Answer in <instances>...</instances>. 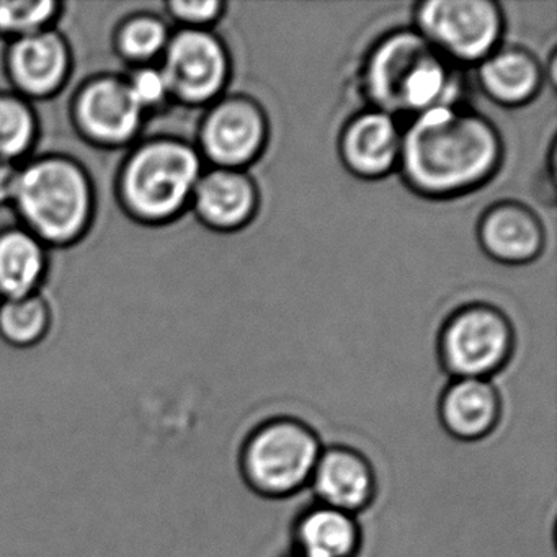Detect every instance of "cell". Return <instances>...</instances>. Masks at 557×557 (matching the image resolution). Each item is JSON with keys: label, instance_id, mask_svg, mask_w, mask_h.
I'll use <instances>...</instances> for the list:
<instances>
[{"label": "cell", "instance_id": "obj_11", "mask_svg": "<svg viewBox=\"0 0 557 557\" xmlns=\"http://www.w3.org/2000/svg\"><path fill=\"white\" fill-rule=\"evenodd\" d=\"M479 249L502 265H528L546 249L547 233L543 220L530 205L513 198L488 205L478 223Z\"/></svg>", "mask_w": 557, "mask_h": 557}, {"label": "cell", "instance_id": "obj_13", "mask_svg": "<svg viewBox=\"0 0 557 557\" xmlns=\"http://www.w3.org/2000/svg\"><path fill=\"white\" fill-rule=\"evenodd\" d=\"M262 195L249 171L205 169L190 208L203 226L216 233H236L249 226L260 211Z\"/></svg>", "mask_w": 557, "mask_h": 557}, {"label": "cell", "instance_id": "obj_7", "mask_svg": "<svg viewBox=\"0 0 557 557\" xmlns=\"http://www.w3.org/2000/svg\"><path fill=\"white\" fill-rule=\"evenodd\" d=\"M412 27L456 67L478 66L504 44V9L495 0H423Z\"/></svg>", "mask_w": 557, "mask_h": 557}, {"label": "cell", "instance_id": "obj_5", "mask_svg": "<svg viewBox=\"0 0 557 557\" xmlns=\"http://www.w3.org/2000/svg\"><path fill=\"white\" fill-rule=\"evenodd\" d=\"M322 449L318 433L308 423L278 417L247 436L240 471L247 485L262 497H289L311 484Z\"/></svg>", "mask_w": 557, "mask_h": 557}, {"label": "cell", "instance_id": "obj_22", "mask_svg": "<svg viewBox=\"0 0 557 557\" xmlns=\"http://www.w3.org/2000/svg\"><path fill=\"white\" fill-rule=\"evenodd\" d=\"M169 34L164 22L151 15H139L126 22L119 32V50L126 60L148 66L149 61L162 57Z\"/></svg>", "mask_w": 557, "mask_h": 557}, {"label": "cell", "instance_id": "obj_17", "mask_svg": "<svg viewBox=\"0 0 557 557\" xmlns=\"http://www.w3.org/2000/svg\"><path fill=\"white\" fill-rule=\"evenodd\" d=\"M438 416L449 435L461 442H478L491 435L500 422V394L491 380H451L440 397Z\"/></svg>", "mask_w": 557, "mask_h": 557}, {"label": "cell", "instance_id": "obj_14", "mask_svg": "<svg viewBox=\"0 0 557 557\" xmlns=\"http://www.w3.org/2000/svg\"><path fill=\"white\" fill-rule=\"evenodd\" d=\"M481 92L502 109L531 106L546 84L543 61L523 45L502 44L475 66Z\"/></svg>", "mask_w": 557, "mask_h": 557}, {"label": "cell", "instance_id": "obj_9", "mask_svg": "<svg viewBox=\"0 0 557 557\" xmlns=\"http://www.w3.org/2000/svg\"><path fill=\"white\" fill-rule=\"evenodd\" d=\"M161 71L172 99L188 107H208L227 92L233 57L216 32L178 28L162 53Z\"/></svg>", "mask_w": 557, "mask_h": 557}, {"label": "cell", "instance_id": "obj_23", "mask_svg": "<svg viewBox=\"0 0 557 557\" xmlns=\"http://www.w3.org/2000/svg\"><path fill=\"white\" fill-rule=\"evenodd\" d=\"M61 5L51 0L44 2H0V35L18 40L37 32L47 30L58 18Z\"/></svg>", "mask_w": 557, "mask_h": 557}, {"label": "cell", "instance_id": "obj_16", "mask_svg": "<svg viewBox=\"0 0 557 557\" xmlns=\"http://www.w3.org/2000/svg\"><path fill=\"white\" fill-rule=\"evenodd\" d=\"M8 71L22 96L45 99L57 94L70 76V48L51 28L18 38L9 50Z\"/></svg>", "mask_w": 557, "mask_h": 557}, {"label": "cell", "instance_id": "obj_20", "mask_svg": "<svg viewBox=\"0 0 557 557\" xmlns=\"http://www.w3.org/2000/svg\"><path fill=\"white\" fill-rule=\"evenodd\" d=\"M50 324V305L38 293L0 301V337L15 347L44 341Z\"/></svg>", "mask_w": 557, "mask_h": 557}, {"label": "cell", "instance_id": "obj_18", "mask_svg": "<svg viewBox=\"0 0 557 557\" xmlns=\"http://www.w3.org/2000/svg\"><path fill=\"white\" fill-rule=\"evenodd\" d=\"M295 543L298 557H357L361 530L355 515L319 504L299 517Z\"/></svg>", "mask_w": 557, "mask_h": 557}, {"label": "cell", "instance_id": "obj_6", "mask_svg": "<svg viewBox=\"0 0 557 557\" xmlns=\"http://www.w3.org/2000/svg\"><path fill=\"white\" fill-rule=\"evenodd\" d=\"M515 345L517 332L510 315L494 302L472 299L446 315L436 351L451 380H492L507 367Z\"/></svg>", "mask_w": 557, "mask_h": 557}, {"label": "cell", "instance_id": "obj_8", "mask_svg": "<svg viewBox=\"0 0 557 557\" xmlns=\"http://www.w3.org/2000/svg\"><path fill=\"white\" fill-rule=\"evenodd\" d=\"M269 113L250 94H224L207 107L197 149L211 168L249 171L269 148Z\"/></svg>", "mask_w": 557, "mask_h": 557}, {"label": "cell", "instance_id": "obj_10", "mask_svg": "<svg viewBox=\"0 0 557 557\" xmlns=\"http://www.w3.org/2000/svg\"><path fill=\"white\" fill-rule=\"evenodd\" d=\"M403 145L400 120L364 107L342 126L337 152L345 171L361 181H381L397 171Z\"/></svg>", "mask_w": 557, "mask_h": 557}, {"label": "cell", "instance_id": "obj_27", "mask_svg": "<svg viewBox=\"0 0 557 557\" xmlns=\"http://www.w3.org/2000/svg\"><path fill=\"white\" fill-rule=\"evenodd\" d=\"M0 301H2V299H0Z\"/></svg>", "mask_w": 557, "mask_h": 557}, {"label": "cell", "instance_id": "obj_25", "mask_svg": "<svg viewBox=\"0 0 557 557\" xmlns=\"http://www.w3.org/2000/svg\"><path fill=\"white\" fill-rule=\"evenodd\" d=\"M129 90L135 97L143 112L162 106L165 100L171 99L168 83L161 67L143 66L128 77Z\"/></svg>", "mask_w": 557, "mask_h": 557}, {"label": "cell", "instance_id": "obj_3", "mask_svg": "<svg viewBox=\"0 0 557 557\" xmlns=\"http://www.w3.org/2000/svg\"><path fill=\"white\" fill-rule=\"evenodd\" d=\"M12 205L24 230L44 244L66 246L86 234L92 221V182L73 159H37L18 171Z\"/></svg>", "mask_w": 557, "mask_h": 557}, {"label": "cell", "instance_id": "obj_2", "mask_svg": "<svg viewBox=\"0 0 557 557\" xmlns=\"http://www.w3.org/2000/svg\"><path fill=\"white\" fill-rule=\"evenodd\" d=\"M368 106L400 119L459 102V67L416 28L397 27L373 41L360 66Z\"/></svg>", "mask_w": 557, "mask_h": 557}, {"label": "cell", "instance_id": "obj_4", "mask_svg": "<svg viewBox=\"0 0 557 557\" xmlns=\"http://www.w3.org/2000/svg\"><path fill=\"white\" fill-rule=\"evenodd\" d=\"M203 171L197 146L177 138L154 139L126 159L120 195L139 221L168 223L190 207Z\"/></svg>", "mask_w": 557, "mask_h": 557}, {"label": "cell", "instance_id": "obj_24", "mask_svg": "<svg viewBox=\"0 0 557 557\" xmlns=\"http://www.w3.org/2000/svg\"><path fill=\"white\" fill-rule=\"evenodd\" d=\"M227 4L223 0H174L168 5L169 14L181 28L194 30H213L214 25L223 18Z\"/></svg>", "mask_w": 557, "mask_h": 557}, {"label": "cell", "instance_id": "obj_1", "mask_svg": "<svg viewBox=\"0 0 557 557\" xmlns=\"http://www.w3.org/2000/svg\"><path fill=\"white\" fill-rule=\"evenodd\" d=\"M504 161L500 129L459 100L409 119L397 172L417 197L455 200L487 185Z\"/></svg>", "mask_w": 557, "mask_h": 557}, {"label": "cell", "instance_id": "obj_26", "mask_svg": "<svg viewBox=\"0 0 557 557\" xmlns=\"http://www.w3.org/2000/svg\"><path fill=\"white\" fill-rule=\"evenodd\" d=\"M18 171L21 168H17L15 162L0 159V205H12L17 188Z\"/></svg>", "mask_w": 557, "mask_h": 557}, {"label": "cell", "instance_id": "obj_21", "mask_svg": "<svg viewBox=\"0 0 557 557\" xmlns=\"http://www.w3.org/2000/svg\"><path fill=\"white\" fill-rule=\"evenodd\" d=\"M34 109L14 94H0V159L15 162L30 151L37 139Z\"/></svg>", "mask_w": 557, "mask_h": 557}, {"label": "cell", "instance_id": "obj_15", "mask_svg": "<svg viewBox=\"0 0 557 557\" xmlns=\"http://www.w3.org/2000/svg\"><path fill=\"white\" fill-rule=\"evenodd\" d=\"M311 485L319 504L357 517L376 497V472L358 449L331 446L322 449Z\"/></svg>", "mask_w": 557, "mask_h": 557}, {"label": "cell", "instance_id": "obj_12", "mask_svg": "<svg viewBox=\"0 0 557 557\" xmlns=\"http://www.w3.org/2000/svg\"><path fill=\"white\" fill-rule=\"evenodd\" d=\"M141 107L122 77H97L77 94L74 119L81 132L100 146L133 141L143 125Z\"/></svg>", "mask_w": 557, "mask_h": 557}, {"label": "cell", "instance_id": "obj_28", "mask_svg": "<svg viewBox=\"0 0 557 557\" xmlns=\"http://www.w3.org/2000/svg\"><path fill=\"white\" fill-rule=\"evenodd\" d=\"M296 557H298V556H296Z\"/></svg>", "mask_w": 557, "mask_h": 557}, {"label": "cell", "instance_id": "obj_19", "mask_svg": "<svg viewBox=\"0 0 557 557\" xmlns=\"http://www.w3.org/2000/svg\"><path fill=\"white\" fill-rule=\"evenodd\" d=\"M48 269L45 244L27 230L0 233V299L38 293Z\"/></svg>", "mask_w": 557, "mask_h": 557}]
</instances>
